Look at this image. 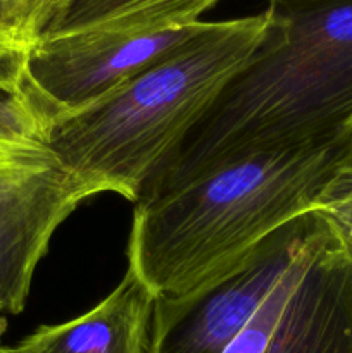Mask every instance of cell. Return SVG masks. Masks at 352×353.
I'll return each mask as SVG.
<instances>
[{
  "label": "cell",
  "instance_id": "cell-3",
  "mask_svg": "<svg viewBox=\"0 0 352 353\" xmlns=\"http://www.w3.org/2000/svg\"><path fill=\"white\" fill-rule=\"evenodd\" d=\"M268 10L202 21L195 33L121 88L47 123L55 157L92 195L137 203L155 172L268 33Z\"/></svg>",
  "mask_w": 352,
  "mask_h": 353
},
{
  "label": "cell",
  "instance_id": "cell-2",
  "mask_svg": "<svg viewBox=\"0 0 352 353\" xmlns=\"http://www.w3.org/2000/svg\"><path fill=\"white\" fill-rule=\"evenodd\" d=\"M266 10L262 43L140 199L233 152L352 131V0H273Z\"/></svg>",
  "mask_w": 352,
  "mask_h": 353
},
{
  "label": "cell",
  "instance_id": "cell-7",
  "mask_svg": "<svg viewBox=\"0 0 352 353\" xmlns=\"http://www.w3.org/2000/svg\"><path fill=\"white\" fill-rule=\"evenodd\" d=\"M262 353H352V252L331 224Z\"/></svg>",
  "mask_w": 352,
  "mask_h": 353
},
{
  "label": "cell",
  "instance_id": "cell-5",
  "mask_svg": "<svg viewBox=\"0 0 352 353\" xmlns=\"http://www.w3.org/2000/svg\"><path fill=\"white\" fill-rule=\"evenodd\" d=\"M173 30H97L43 37L28 54L21 92L45 121L93 105L192 37Z\"/></svg>",
  "mask_w": 352,
  "mask_h": 353
},
{
  "label": "cell",
  "instance_id": "cell-14",
  "mask_svg": "<svg viewBox=\"0 0 352 353\" xmlns=\"http://www.w3.org/2000/svg\"><path fill=\"white\" fill-rule=\"evenodd\" d=\"M0 353H17L14 347H6V345L0 343Z\"/></svg>",
  "mask_w": 352,
  "mask_h": 353
},
{
  "label": "cell",
  "instance_id": "cell-1",
  "mask_svg": "<svg viewBox=\"0 0 352 353\" xmlns=\"http://www.w3.org/2000/svg\"><path fill=\"white\" fill-rule=\"evenodd\" d=\"M352 165V131L233 152L135 203L128 269L161 299L226 271L264 238L320 209Z\"/></svg>",
  "mask_w": 352,
  "mask_h": 353
},
{
  "label": "cell",
  "instance_id": "cell-4",
  "mask_svg": "<svg viewBox=\"0 0 352 353\" xmlns=\"http://www.w3.org/2000/svg\"><path fill=\"white\" fill-rule=\"evenodd\" d=\"M324 217L300 216L226 271L179 296H157L152 353H223L299 259Z\"/></svg>",
  "mask_w": 352,
  "mask_h": 353
},
{
  "label": "cell",
  "instance_id": "cell-9",
  "mask_svg": "<svg viewBox=\"0 0 352 353\" xmlns=\"http://www.w3.org/2000/svg\"><path fill=\"white\" fill-rule=\"evenodd\" d=\"M221 0H55L43 37L117 28L173 30L202 21Z\"/></svg>",
  "mask_w": 352,
  "mask_h": 353
},
{
  "label": "cell",
  "instance_id": "cell-12",
  "mask_svg": "<svg viewBox=\"0 0 352 353\" xmlns=\"http://www.w3.org/2000/svg\"><path fill=\"white\" fill-rule=\"evenodd\" d=\"M45 134L47 121L23 92L10 97L0 95V161L43 140Z\"/></svg>",
  "mask_w": 352,
  "mask_h": 353
},
{
  "label": "cell",
  "instance_id": "cell-8",
  "mask_svg": "<svg viewBox=\"0 0 352 353\" xmlns=\"http://www.w3.org/2000/svg\"><path fill=\"white\" fill-rule=\"evenodd\" d=\"M157 295L126 269L119 285L88 312L41 326L16 345L17 353H152Z\"/></svg>",
  "mask_w": 352,
  "mask_h": 353
},
{
  "label": "cell",
  "instance_id": "cell-13",
  "mask_svg": "<svg viewBox=\"0 0 352 353\" xmlns=\"http://www.w3.org/2000/svg\"><path fill=\"white\" fill-rule=\"evenodd\" d=\"M317 212L326 217L328 223L352 252V165L335 179Z\"/></svg>",
  "mask_w": 352,
  "mask_h": 353
},
{
  "label": "cell",
  "instance_id": "cell-11",
  "mask_svg": "<svg viewBox=\"0 0 352 353\" xmlns=\"http://www.w3.org/2000/svg\"><path fill=\"white\" fill-rule=\"evenodd\" d=\"M321 216H323V214H321ZM328 231H330V223H328L326 217H324L321 228L316 231L313 240L307 243V247L304 248V252L299 255V259H297V261L293 262L292 268L283 274V278L280 279L276 288L269 293V296L262 302V305L259 307L257 312L252 316V319L245 324L244 330L238 333V336L228 345V348L223 353H262L264 352L266 345H268L269 338H271L273 330H275L276 323H278V317L280 314H282L283 305L286 303L293 286H295L297 279H299V276L302 274L304 268H306L307 262L311 261V257L314 255L316 248L320 247L323 238L326 236Z\"/></svg>",
  "mask_w": 352,
  "mask_h": 353
},
{
  "label": "cell",
  "instance_id": "cell-16",
  "mask_svg": "<svg viewBox=\"0 0 352 353\" xmlns=\"http://www.w3.org/2000/svg\"><path fill=\"white\" fill-rule=\"evenodd\" d=\"M268 2H273V0H268Z\"/></svg>",
  "mask_w": 352,
  "mask_h": 353
},
{
  "label": "cell",
  "instance_id": "cell-10",
  "mask_svg": "<svg viewBox=\"0 0 352 353\" xmlns=\"http://www.w3.org/2000/svg\"><path fill=\"white\" fill-rule=\"evenodd\" d=\"M55 0H0V95L21 93L28 54L40 40Z\"/></svg>",
  "mask_w": 352,
  "mask_h": 353
},
{
  "label": "cell",
  "instance_id": "cell-6",
  "mask_svg": "<svg viewBox=\"0 0 352 353\" xmlns=\"http://www.w3.org/2000/svg\"><path fill=\"white\" fill-rule=\"evenodd\" d=\"M92 192L43 140L0 161V314H21L57 228Z\"/></svg>",
  "mask_w": 352,
  "mask_h": 353
},
{
  "label": "cell",
  "instance_id": "cell-15",
  "mask_svg": "<svg viewBox=\"0 0 352 353\" xmlns=\"http://www.w3.org/2000/svg\"><path fill=\"white\" fill-rule=\"evenodd\" d=\"M0 316H2V314H0ZM3 330H6V321H3L2 317H0V336H2Z\"/></svg>",
  "mask_w": 352,
  "mask_h": 353
}]
</instances>
